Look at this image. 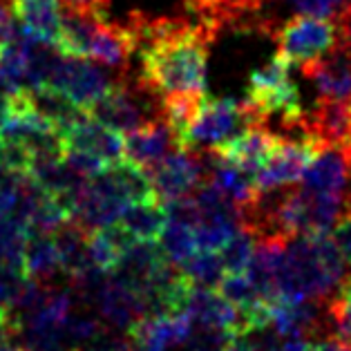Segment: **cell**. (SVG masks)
<instances>
[{
	"instance_id": "obj_1",
	"label": "cell",
	"mask_w": 351,
	"mask_h": 351,
	"mask_svg": "<svg viewBox=\"0 0 351 351\" xmlns=\"http://www.w3.org/2000/svg\"><path fill=\"white\" fill-rule=\"evenodd\" d=\"M347 285V267L331 230L287 239L278 271V300L327 304Z\"/></svg>"
},
{
	"instance_id": "obj_2",
	"label": "cell",
	"mask_w": 351,
	"mask_h": 351,
	"mask_svg": "<svg viewBox=\"0 0 351 351\" xmlns=\"http://www.w3.org/2000/svg\"><path fill=\"white\" fill-rule=\"evenodd\" d=\"M244 101L260 123H267L269 119L278 117L287 130H298L302 134V121L306 112L300 104L298 85L291 79V65L280 54L251 74Z\"/></svg>"
},
{
	"instance_id": "obj_3",
	"label": "cell",
	"mask_w": 351,
	"mask_h": 351,
	"mask_svg": "<svg viewBox=\"0 0 351 351\" xmlns=\"http://www.w3.org/2000/svg\"><path fill=\"white\" fill-rule=\"evenodd\" d=\"M269 36L276 40L278 52L291 67H302L331 54L340 45V27L329 19L298 14L287 23L276 25Z\"/></svg>"
},
{
	"instance_id": "obj_4",
	"label": "cell",
	"mask_w": 351,
	"mask_h": 351,
	"mask_svg": "<svg viewBox=\"0 0 351 351\" xmlns=\"http://www.w3.org/2000/svg\"><path fill=\"white\" fill-rule=\"evenodd\" d=\"M260 123L244 99H206L191 128L182 134V148L215 150L248 125Z\"/></svg>"
},
{
	"instance_id": "obj_5",
	"label": "cell",
	"mask_w": 351,
	"mask_h": 351,
	"mask_svg": "<svg viewBox=\"0 0 351 351\" xmlns=\"http://www.w3.org/2000/svg\"><path fill=\"white\" fill-rule=\"evenodd\" d=\"M117 81L119 79H114V76L108 72V67L97 65V61H92V58L61 54L47 85L61 90L65 97L81 110H88L90 106L97 104L104 94L112 90Z\"/></svg>"
},
{
	"instance_id": "obj_6",
	"label": "cell",
	"mask_w": 351,
	"mask_h": 351,
	"mask_svg": "<svg viewBox=\"0 0 351 351\" xmlns=\"http://www.w3.org/2000/svg\"><path fill=\"white\" fill-rule=\"evenodd\" d=\"M322 148L324 145L320 141H315L313 136L306 134L289 136V139L282 136V141L273 150V155L267 159V164L253 175L258 193H271L298 184L306 166L311 164L313 157Z\"/></svg>"
},
{
	"instance_id": "obj_7",
	"label": "cell",
	"mask_w": 351,
	"mask_h": 351,
	"mask_svg": "<svg viewBox=\"0 0 351 351\" xmlns=\"http://www.w3.org/2000/svg\"><path fill=\"white\" fill-rule=\"evenodd\" d=\"M85 302L97 309V315L106 327L119 331H130L136 322L148 315L139 291L114 271L106 273L97 289L85 298Z\"/></svg>"
},
{
	"instance_id": "obj_8",
	"label": "cell",
	"mask_w": 351,
	"mask_h": 351,
	"mask_svg": "<svg viewBox=\"0 0 351 351\" xmlns=\"http://www.w3.org/2000/svg\"><path fill=\"white\" fill-rule=\"evenodd\" d=\"M208 166L206 152L179 148L173 155H168L164 161H159L155 168L148 170L152 191L161 204L179 199L184 195H191L206 182Z\"/></svg>"
},
{
	"instance_id": "obj_9",
	"label": "cell",
	"mask_w": 351,
	"mask_h": 351,
	"mask_svg": "<svg viewBox=\"0 0 351 351\" xmlns=\"http://www.w3.org/2000/svg\"><path fill=\"white\" fill-rule=\"evenodd\" d=\"M300 188L311 195L349 202L351 197V148L327 145L300 177Z\"/></svg>"
},
{
	"instance_id": "obj_10",
	"label": "cell",
	"mask_w": 351,
	"mask_h": 351,
	"mask_svg": "<svg viewBox=\"0 0 351 351\" xmlns=\"http://www.w3.org/2000/svg\"><path fill=\"white\" fill-rule=\"evenodd\" d=\"M132 54H136V40L128 21L119 25L110 23L106 16H97L90 29L85 58H92L108 70L128 72Z\"/></svg>"
},
{
	"instance_id": "obj_11",
	"label": "cell",
	"mask_w": 351,
	"mask_h": 351,
	"mask_svg": "<svg viewBox=\"0 0 351 351\" xmlns=\"http://www.w3.org/2000/svg\"><path fill=\"white\" fill-rule=\"evenodd\" d=\"M309 81L318 101H349L351 99V47L340 43L331 54L300 67Z\"/></svg>"
},
{
	"instance_id": "obj_12",
	"label": "cell",
	"mask_w": 351,
	"mask_h": 351,
	"mask_svg": "<svg viewBox=\"0 0 351 351\" xmlns=\"http://www.w3.org/2000/svg\"><path fill=\"white\" fill-rule=\"evenodd\" d=\"M271 0H184L188 19L204 25L217 36L226 25L233 27H253L264 5Z\"/></svg>"
},
{
	"instance_id": "obj_13",
	"label": "cell",
	"mask_w": 351,
	"mask_h": 351,
	"mask_svg": "<svg viewBox=\"0 0 351 351\" xmlns=\"http://www.w3.org/2000/svg\"><path fill=\"white\" fill-rule=\"evenodd\" d=\"M123 141H125L123 159L139 166L145 173L150 168H155L159 161H164L168 155H173L175 150L182 148L177 132L164 119H155V121L145 123L139 130L125 134Z\"/></svg>"
},
{
	"instance_id": "obj_14",
	"label": "cell",
	"mask_w": 351,
	"mask_h": 351,
	"mask_svg": "<svg viewBox=\"0 0 351 351\" xmlns=\"http://www.w3.org/2000/svg\"><path fill=\"white\" fill-rule=\"evenodd\" d=\"M63 136H65V148L85 152V155L101 161L104 166L117 164V161L123 159V150H125L123 134L114 132L112 128H108L104 123L94 121L88 114L81 121L67 128Z\"/></svg>"
},
{
	"instance_id": "obj_15",
	"label": "cell",
	"mask_w": 351,
	"mask_h": 351,
	"mask_svg": "<svg viewBox=\"0 0 351 351\" xmlns=\"http://www.w3.org/2000/svg\"><path fill=\"white\" fill-rule=\"evenodd\" d=\"M280 141H282L280 134L269 130L264 123H255L248 125L246 130H242L237 136H233V139L219 145L213 152L233 161L235 166L246 170L248 175H255L267 164V159L273 155V150L278 148Z\"/></svg>"
},
{
	"instance_id": "obj_16",
	"label": "cell",
	"mask_w": 351,
	"mask_h": 351,
	"mask_svg": "<svg viewBox=\"0 0 351 351\" xmlns=\"http://www.w3.org/2000/svg\"><path fill=\"white\" fill-rule=\"evenodd\" d=\"M16 23L43 43L58 47L63 34L61 0H7Z\"/></svg>"
},
{
	"instance_id": "obj_17",
	"label": "cell",
	"mask_w": 351,
	"mask_h": 351,
	"mask_svg": "<svg viewBox=\"0 0 351 351\" xmlns=\"http://www.w3.org/2000/svg\"><path fill=\"white\" fill-rule=\"evenodd\" d=\"M25 99L32 106L34 112H38L45 121H49L54 128H58L61 132H65L67 128L74 125L76 121L88 114L85 110H81L76 104H72L61 90L52 88V85H40L25 92Z\"/></svg>"
},
{
	"instance_id": "obj_18",
	"label": "cell",
	"mask_w": 351,
	"mask_h": 351,
	"mask_svg": "<svg viewBox=\"0 0 351 351\" xmlns=\"http://www.w3.org/2000/svg\"><path fill=\"white\" fill-rule=\"evenodd\" d=\"M52 239L58 251V260H61V269L70 280L79 278L81 273H85L92 267L88 258L90 230H85L81 224H76L72 217L56 230Z\"/></svg>"
},
{
	"instance_id": "obj_19",
	"label": "cell",
	"mask_w": 351,
	"mask_h": 351,
	"mask_svg": "<svg viewBox=\"0 0 351 351\" xmlns=\"http://www.w3.org/2000/svg\"><path fill=\"white\" fill-rule=\"evenodd\" d=\"M130 239L157 242L166 226V208L159 199H143L130 204L117 221Z\"/></svg>"
},
{
	"instance_id": "obj_20",
	"label": "cell",
	"mask_w": 351,
	"mask_h": 351,
	"mask_svg": "<svg viewBox=\"0 0 351 351\" xmlns=\"http://www.w3.org/2000/svg\"><path fill=\"white\" fill-rule=\"evenodd\" d=\"M23 269L25 276L40 282V285H54V280L61 276L63 269L52 235L29 233L23 253Z\"/></svg>"
},
{
	"instance_id": "obj_21",
	"label": "cell",
	"mask_w": 351,
	"mask_h": 351,
	"mask_svg": "<svg viewBox=\"0 0 351 351\" xmlns=\"http://www.w3.org/2000/svg\"><path fill=\"white\" fill-rule=\"evenodd\" d=\"M204 101H206V92H182L159 99L161 119L177 132L179 143H182V134L191 128V123L199 114Z\"/></svg>"
},
{
	"instance_id": "obj_22",
	"label": "cell",
	"mask_w": 351,
	"mask_h": 351,
	"mask_svg": "<svg viewBox=\"0 0 351 351\" xmlns=\"http://www.w3.org/2000/svg\"><path fill=\"white\" fill-rule=\"evenodd\" d=\"M157 244L161 248V253H164V258L179 269L199 251L195 239V228L173 219H166V226L161 230Z\"/></svg>"
},
{
	"instance_id": "obj_23",
	"label": "cell",
	"mask_w": 351,
	"mask_h": 351,
	"mask_svg": "<svg viewBox=\"0 0 351 351\" xmlns=\"http://www.w3.org/2000/svg\"><path fill=\"white\" fill-rule=\"evenodd\" d=\"M182 273L188 285L199 289H217L221 278L226 276L217 251H197L182 267Z\"/></svg>"
},
{
	"instance_id": "obj_24",
	"label": "cell",
	"mask_w": 351,
	"mask_h": 351,
	"mask_svg": "<svg viewBox=\"0 0 351 351\" xmlns=\"http://www.w3.org/2000/svg\"><path fill=\"white\" fill-rule=\"evenodd\" d=\"M29 237V226L12 215L0 217V262L5 267L23 269V253Z\"/></svg>"
},
{
	"instance_id": "obj_25",
	"label": "cell",
	"mask_w": 351,
	"mask_h": 351,
	"mask_svg": "<svg viewBox=\"0 0 351 351\" xmlns=\"http://www.w3.org/2000/svg\"><path fill=\"white\" fill-rule=\"evenodd\" d=\"M255 242L258 237L251 233V228H237L233 235L228 237V242L219 248V258L224 264L226 273H246L248 264H251L253 251H255Z\"/></svg>"
},
{
	"instance_id": "obj_26",
	"label": "cell",
	"mask_w": 351,
	"mask_h": 351,
	"mask_svg": "<svg viewBox=\"0 0 351 351\" xmlns=\"http://www.w3.org/2000/svg\"><path fill=\"white\" fill-rule=\"evenodd\" d=\"M285 3L298 14L320 16V19H329L336 25L351 10V0H285Z\"/></svg>"
},
{
	"instance_id": "obj_27",
	"label": "cell",
	"mask_w": 351,
	"mask_h": 351,
	"mask_svg": "<svg viewBox=\"0 0 351 351\" xmlns=\"http://www.w3.org/2000/svg\"><path fill=\"white\" fill-rule=\"evenodd\" d=\"M327 315H329L331 333L351 342V285H345L336 298L329 300Z\"/></svg>"
},
{
	"instance_id": "obj_28",
	"label": "cell",
	"mask_w": 351,
	"mask_h": 351,
	"mask_svg": "<svg viewBox=\"0 0 351 351\" xmlns=\"http://www.w3.org/2000/svg\"><path fill=\"white\" fill-rule=\"evenodd\" d=\"M79 351H134V340L128 331L104 327L88 345L76 347Z\"/></svg>"
},
{
	"instance_id": "obj_29",
	"label": "cell",
	"mask_w": 351,
	"mask_h": 351,
	"mask_svg": "<svg viewBox=\"0 0 351 351\" xmlns=\"http://www.w3.org/2000/svg\"><path fill=\"white\" fill-rule=\"evenodd\" d=\"M333 239L338 244V251L345 260V267H347V285H351V197L347 202L345 210L340 213V217L333 226Z\"/></svg>"
},
{
	"instance_id": "obj_30",
	"label": "cell",
	"mask_w": 351,
	"mask_h": 351,
	"mask_svg": "<svg viewBox=\"0 0 351 351\" xmlns=\"http://www.w3.org/2000/svg\"><path fill=\"white\" fill-rule=\"evenodd\" d=\"M306 351H351V342L342 340L340 336H336V333H331V336H322V338L311 340Z\"/></svg>"
},
{
	"instance_id": "obj_31",
	"label": "cell",
	"mask_w": 351,
	"mask_h": 351,
	"mask_svg": "<svg viewBox=\"0 0 351 351\" xmlns=\"http://www.w3.org/2000/svg\"><path fill=\"white\" fill-rule=\"evenodd\" d=\"M65 10L88 12V14H106L110 0H63Z\"/></svg>"
},
{
	"instance_id": "obj_32",
	"label": "cell",
	"mask_w": 351,
	"mask_h": 351,
	"mask_svg": "<svg viewBox=\"0 0 351 351\" xmlns=\"http://www.w3.org/2000/svg\"><path fill=\"white\" fill-rule=\"evenodd\" d=\"M14 333H16L14 320L5 311H0V342H3L5 338H14Z\"/></svg>"
},
{
	"instance_id": "obj_33",
	"label": "cell",
	"mask_w": 351,
	"mask_h": 351,
	"mask_svg": "<svg viewBox=\"0 0 351 351\" xmlns=\"http://www.w3.org/2000/svg\"><path fill=\"white\" fill-rule=\"evenodd\" d=\"M12 110H14V104L10 97H5V94H0V128L7 123V119L12 117Z\"/></svg>"
},
{
	"instance_id": "obj_34",
	"label": "cell",
	"mask_w": 351,
	"mask_h": 351,
	"mask_svg": "<svg viewBox=\"0 0 351 351\" xmlns=\"http://www.w3.org/2000/svg\"><path fill=\"white\" fill-rule=\"evenodd\" d=\"M0 351H23V347L19 345V340L16 338H5L0 342Z\"/></svg>"
},
{
	"instance_id": "obj_35",
	"label": "cell",
	"mask_w": 351,
	"mask_h": 351,
	"mask_svg": "<svg viewBox=\"0 0 351 351\" xmlns=\"http://www.w3.org/2000/svg\"><path fill=\"white\" fill-rule=\"evenodd\" d=\"M134 351H155V349H148V347H141V345H134Z\"/></svg>"
},
{
	"instance_id": "obj_36",
	"label": "cell",
	"mask_w": 351,
	"mask_h": 351,
	"mask_svg": "<svg viewBox=\"0 0 351 351\" xmlns=\"http://www.w3.org/2000/svg\"><path fill=\"white\" fill-rule=\"evenodd\" d=\"M3 148H5V141H3V136H0V155H3Z\"/></svg>"
},
{
	"instance_id": "obj_37",
	"label": "cell",
	"mask_w": 351,
	"mask_h": 351,
	"mask_svg": "<svg viewBox=\"0 0 351 351\" xmlns=\"http://www.w3.org/2000/svg\"><path fill=\"white\" fill-rule=\"evenodd\" d=\"M345 45H349V47H351V43H345Z\"/></svg>"
}]
</instances>
